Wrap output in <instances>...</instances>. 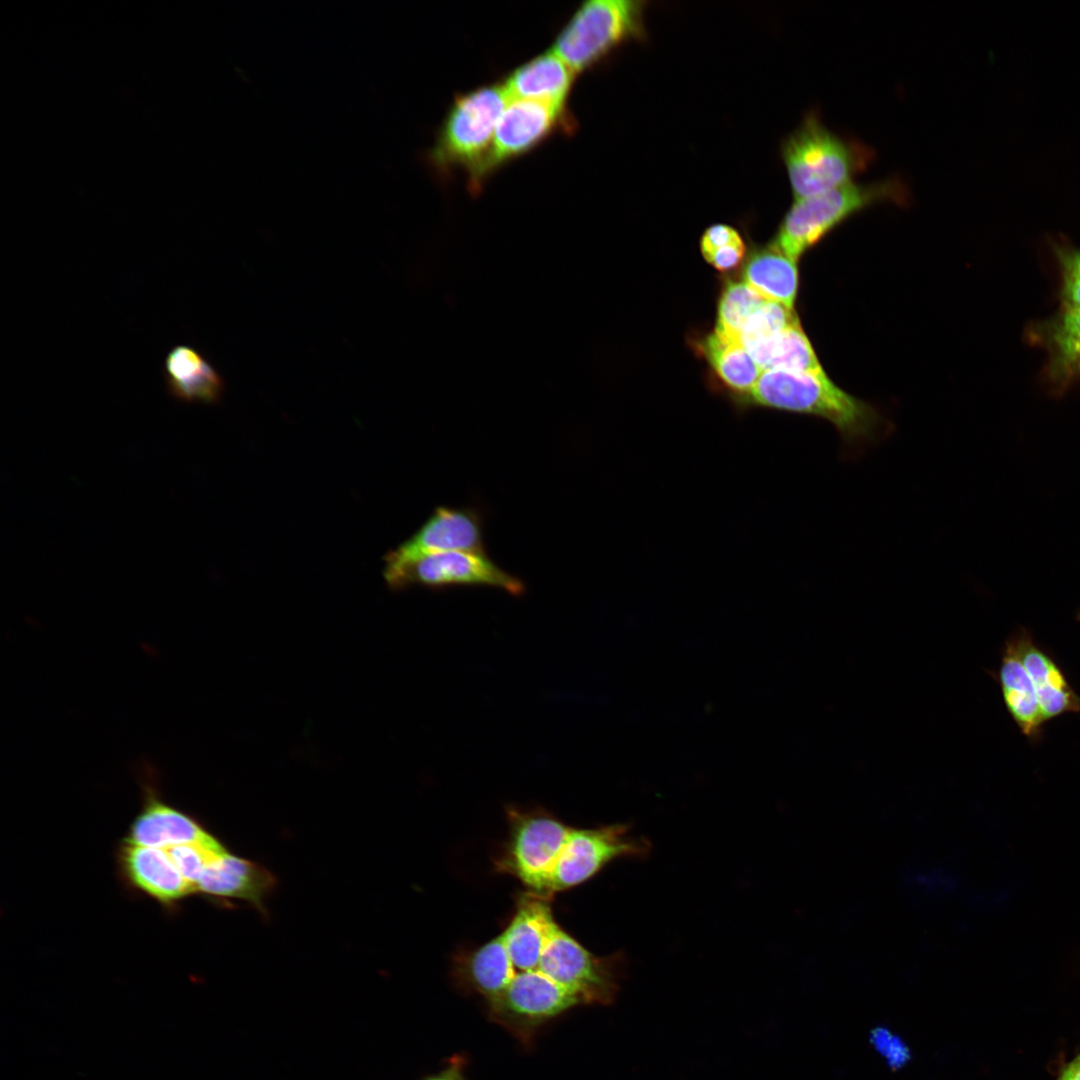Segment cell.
Wrapping results in <instances>:
<instances>
[{
	"label": "cell",
	"instance_id": "cell-31",
	"mask_svg": "<svg viewBox=\"0 0 1080 1080\" xmlns=\"http://www.w3.org/2000/svg\"><path fill=\"white\" fill-rule=\"evenodd\" d=\"M1058 1080H1080V1054L1063 1068Z\"/></svg>",
	"mask_w": 1080,
	"mask_h": 1080
},
{
	"label": "cell",
	"instance_id": "cell-15",
	"mask_svg": "<svg viewBox=\"0 0 1080 1080\" xmlns=\"http://www.w3.org/2000/svg\"><path fill=\"white\" fill-rule=\"evenodd\" d=\"M163 375L167 393L185 403H217L225 390L221 374L201 353L188 344H176L166 354Z\"/></svg>",
	"mask_w": 1080,
	"mask_h": 1080
},
{
	"label": "cell",
	"instance_id": "cell-27",
	"mask_svg": "<svg viewBox=\"0 0 1080 1080\" xmlns=\"http://www.w3.org/2000/svg\"><path fill=\"white\" fill-rule=\"evenodd\" d=\"M1058 258L1064 308L1080 309V249L1062 250Z\"/></svg>",
	"mask_w": 1080,
	"mask_h": 1080
},
{
	"label": "cell",
	"instance_id": "cell-18",
	"mask_svg": "<svg viewBox=\"0 0 1080 1080\" xmlns=\"http://www.w3.org/2000/svg\"><path fill=\"white\" fill-rule=\"evenodd\" d=\"M743 281L764 299L793 309L799 282L797 261L770 244L751 255Z\"/></svg>",
	"mask_w": 1080,
	"mask_h": 1080
},
{
	"label": "cell",
	"instance_id": "cell-21",
	"mask_svg": "<svg viewBox=\"0 0 1080 1080\" xmlns=\"http://www.w3.org/2000/svg\"><path fill=\"white\" fill-rule=\"evenodd\" d=\"M1045 329L1051 378L1064 386L1080 375V309L1064 308Z\"/></svg>",
	"mask_w": 1080,
	"mask_h": 1080
},
{
	"label": "cell",
	"instance_id": "cell-23",
	"mask_svg": "<svg viewBox=\"0 0 1080 1080\" xmlns=\"http://www.w3.org/2000/svg\"><path fill=\"white\" fill-rule=\"evenodd\" d=\"M797 323L799 319L793 309L775 301L765 300L746 320L739 332L738 340L745 347L750 343L774 336Z\"/></svg>",
	"mask_w": 1080,
	"mask_h": 1080
},
{
	"label": "cell",
	"instance_id": "cell-2",
	"mask_svg": "<svg viewBox=\"0 0 1080 1080\" xmlns=\"http://www.w3.org/2000/svg\"><path fill=\"white\" fill-rule=\"evenodd\" d=\"M509 835L496 866L528 891L552 898L574 888L618 858L646 857L650 842L626 824L570 826L540 807L506 808Z\"/></svg>",
	"mask_w": 1080,
	"mask_h": 1080
},
{
	"label": "cell",
	"instance_id": "cell-1",
	"mask_svg": "<svg viewBox=\"0 0 1080 1080\" xmlns=\"http://www.w3.org/2000/svg\"><path fill=\"white\" fill-rule=\"evenodd\" d=\"M624 970L622 953L593 954L558 923L551 898L527 890L496 936L454 959L451 975L482 1000L491 1022L529 1047L569 1010L612 1004Z\"/></svg>",
	"mask_w": 1080,
	"mask_h": 1080
},
{
	"label": "cell",
	"instance_id": "cell-24",
	"mask_svg": "<svg viewBox=\"0 0 1080 1080\" xmlns=\"http://www.w3.org/2000/svg\"><path fill=\"white\" fill-rule=\"evenodd\" d=\"M182 876L194 889L204 869L214 856L226 851L215 838L205 843H188L165 849ZM196 892V889H195Z\"/></svg>",
	"mask_w": 1080,
	"mask_h": 1080
},
{
	"label": "cell",
	"instance_id": "cell-7",
	"mask_svg": "<svg viewBox=\"0 0 1080 1080\" xmlns=\"http://www.w3.org/2000/svg\"><path fill=\"white\" fill-rule=\"evenodd\" d=\"M510 100L500 84L480 87L455 98L428 153L431 165L439 172L467 168L470 174L485 157L497 122Z\"/></svg>",
	"mask_w": 1080,
	"mask_h": 1080
},
{
	"label": "cell",
	"instance_id": "cell-3",
	"mask_svg": "<svg viewBox=\"0 0 1080 1080\" xmlns=\"http://www.w3.org/2000/svg\"><path fill=\"white\" fill-rule=\"evenodd\" d=\"M739 401L825 420L853 454L885 436L891 426L877 407L840 388L824 371H762Z\"/></svg>",
	"mask_w": 1080,
	"mask_h": 1080
},
{
	"label": "cell",
	"instance_id": "cell-22",
	"mask_svg": "<svg viewBox=\"0 0 1080 1080\" xmlns=\"http://www.w3.org/2000/svg\"><path fill=\"white\" fill-rule=\"evenodd\" d=\"M765 300L744 281L727 283L720 297L714 332L723 338L739 342L742 326Z\"/></svg>",
	"mask_w": 1080,
	"mask_h": 1080
},
{
	"label": "cell",
	"instance_id": "cell-9",
	"mask_svg": "<svg viewBox=\"0 0 1080 1080\" xmlns=\"http://www.w3.org/2000/svg\"><path fill=\"white\" fill-rule=\"evenodd\" d=\"M574 122L566 108L512 99L500 116L491 145L480 164L469 174L472 191L505 163L527 153L557 130H570Z\"/></svg>",
	"mask_w": 1080,
	"mask_h": 1080
},
{
	"label": "cell",
	"instance_id": "cell-20",
	"mask_svg": "<svg viewBox=\"0 0 1080 1080\" xmlns=\"http://www.w3.org/2000/svg\"><path fill=\"white\" fill-rule=\"evenodd\" d=\"M702 351L722 383L739 393L740 398L752 389L762 372L739 342L715 332L704 339Z\"/></svg>",
	"mask_w": 1080,
	"mask_h": 1080
},
{
	"label": "cell",
	"instance_id": "cell-5",
	"mask_svg": "<svg viewBox=\"0 0 1080 1080\" xmlns=\"http://www.w3.org/2000/svg\"><path fill=\"white\" fill-rule=\"evenodd\" d=\"M910 191L899 176L850 182L833 190L795 200L771 245L797 261L832 230L860 211L882 202L906 204Z\"/></svg>",
	"mask_w": 1080,
	"mask_h": 1080
},
{
	"label": "cell",
	"instance_id": "cell-30",
	"mask_svg": "<svg viewBox=\"0 0 1080 1080\" xmlns=\"http://www.w3.org/2000/svg\"><path fill=\"white\" fill-rule=\"evenodd\" d=\"M466 1067V1058L462 1055H455L448 1059L447 1064L442 1069L422 1080H467Z\"/></svg>",
	"mask_w": 1080,
	"mask_h": 1080
},
{
	"label": "cell",
	"instance_id": "cell-32",
	"mask_svg": "<svg viewBox=\"0 0 1080 1080\" xmlns=\"http://www.w3.org/2000/svg\"><path fill=\"white\" fill-rule=\"evenodd\" d=\"M1077 619H1078V620L1080 621V610H1079V612L1077 613Z\"/></svg>",
	"mask_w": 1080,
	"mask_h": 1080
},
{
	"label": "cell",
	"instance_id": "cell-16",
	"mask_svg": "<svg viewBox=\"0 0 1080 1080\" xmlns=\"http://www.w3.org/2000/svg\"><path fill=\"white\" fill-rule=\"evenodd\" d=\"M576 73L553 50L515 69L503 84L510 99L566 108Z\"/></svg>",
	"mask_w": 1080,
	"mask_h": 1080
},
{
	"label": "cell",
	"instance_id": "cell-14",
	"mask_svg": "<svg viewBox=\"0 0 1080 1080\" xmlns=\"http://www.w3.org/2000/svg\"><path fill=\"white\" fill-rule=\"evenodd\" d=\"M1017 654L1036 692L1045 721L1080 712V696L1068 683L1055 660L1022 629L1011 636Z\"/></svg>",
	"mask_w": 1080,
	"mask_h": 1080
},
{
	"label": "cell",
	"instance_id": "cell-11",
	"mask_svg": "<svg viewBox=\"0 0 1080 1080\" xmlns=\"http://www.w3.org/2000/svg\"><path fill=\"white\" fill-rule=\"evenodd\" d=\"M446 551L486 553L483 518L478 509L438 506L410 538L386 554L385 563Z\"/></svg>",
	"mask_w": 1080,
	"mask_h": 1080
},
{
	"label": "cell",
	"instance_id": "cell-4",
	"mask_svg": "<svg viewBox=\"0 0 1080 1080\" xmlns=\"http://www.w3.org/2000/svg\"><path fill=\"white\" fill-rule=\"evenodd\" d=\"M781 156L795 200L853 182L876 157L870 146L830 130L814 110L784 139Z\"/></svg>",
	"mask_w": 1080,
	"mask_h": 1080
},
{
	"label": "cell",
	"instance_id": "cell-10",
	"mask_svg": "<svg viewBox=\"0 0 1080 1080\" xmlns=\"http://www.w3.org/2000/svg\"><path fill=\"white\" fill-rule=\"evenodd\" d=\"M137 776L143 803L126 841L166 849L175 845L205 843L215 839L195 818L162 798L159 772L153 764L141 761L137 767Z\"/></svg>",
	"mask_w": 1080,
	"mask_h": 1080
},
{
	"label": "cell",
	"instance_id": "cell-29",
	"mask_svg": "<svg viewBox=\"0 0 1080 1080\" xmlns=\"http://www.w3.org/2000/svg\"><path fill=\"white\" fill-rule=\"evenodd\" d=\"M745 245L741 240L721 247L705 259L719 271H728L737 267L743 260Z\"/></svg>",
	"mask_w": 1080,
	"mask_h": 1080
},
{
	"label": "cell",
	"instance_id": "cell-25",
	"mask_svg": "<svg viewBox=\"0 0 1080 1080\" xmlns=\"http://www.w3.org/2000/svg\"><path fill=\"white\" fill-rule=\"evenodd\" d=\"M907 886L922 897L946 896L952 892L954 880L951 872L941 866L919 867L906 877Z\"/></svg>",
	"mask_w": 1080,
	"mask_h": 1080
},
{
	"label": "cell",
	"instance_id": "cell-17",
	"mask_svg": "<svg viewBox=\"0 0 1080 1080\" xmlns=\"http://www.w3.org/2000/svg\"><path fill=\"white\" fill-rule=\"evenodd\" d=\"M998 680L1005 706L1022 734L1031 740L1038 739L1046 721L1011 637L1002 650Z\"/></svg>",
	"mask_w": 1080,
	"mask_h": 1080
},
{
	"label": "cell",
	"instance_id": "cell-13",
	"mask_svg": "<svg viewBox=\"0 0 1080 1080\" xmlns=\"http://www.w3.org/2000/svg\"><path fill=\"white\" fill-rule=\"evenodd\" d=\"M275 885L266 868L224 851L208 863L195 889L211 897L242 899L263 911L264 899Z\"/></svg>",
	"mask_w": 1080,
	"mask_h": 1080
},
{
	"label": "cell",
	"instance_id": "cell-19",
	"mask_svg": "<svg viewBox=\"0 0 1080 1080\" xmlns=\"http://www.w3.org/2000/svg\"><path fill=\"white\" fill-rule=\"evenodd\" d=\"M761 371L820 372L823 368L800 322L744 347Z\"/></svg>",
	"mask_w": 1080,
	"mask_h": 1080
},
{
	"label": "cell",
	"instance_id": "cell-8",
	"mask_svg": "<svg viewBox=\"0 0 1080 1080\" xmlns=\"http://www.w3.org/2000/svg\"><path fill=\"white\" fill-rule=\"evenodd\" d=\"M383 575L386 584L394 591L416 585L433 590L491 587L521 596L526 590L521 579L496 565L487 553H429L404 562L385 563Z\"/></svg>",
	"mask_w": 1080,
	"mask_h": 1080
},
{
	"label": "cell",
	"instance_id": "cell-28",
	"mask_svg": "<svg viewBox=\"0 0 1080 1080\" xmlns=\"http://www.w3.org/2000/svg\"><path fill=\"white\" fill-rule=\"evenodd\" d=\"M739 233L726 224H715L705 230L700 241L704 258L715 250L741 240Z\"/></svg>",
	"mask_w": 1080,
	"mask_h": 1080
},
{
	"label": "cell",
	"instance_id": "cell-26",
	"mask_svg": "<svg viewBox=\"0 0 1080 1080\" xmlns=\"http://www.w3.org/2000/svg\"><path fill=\"white\" fill-rule=\"evenodd\" d=\"M870 1042L888 1066L894 1070L901 1069L911 1059L908 1045L887 1027H875L870 1033Z\"/></svg>",
	"mask_w": 1080,
	"mask_h": 1080
},
{
	"label": "cell",
	"instance_id": "cell-12",
	"mask_svg": "<svg viewBox=\"0 0 1080 1080\" xmlns=\"http://www.w3.org/2000/svg\"><path fill=\"white\" fill-rule=\"evenodd\" d=\"M119 856L129 882L162 904L172 905L195 893L193 885L182 876L165 849L125 840Z\"/></svg>",
	"mask_w": 1080,
	"mask_h": 1080
},
{
	"label": "cell",
	"instance_id": "cell-6",
	"mask_svg": "<svg viewBox=\"0 0 1080 1080\" xmlns=\"http://www.w3.org/2000/svg\"><path fill=\"white\" fill-rule=\"evenodd\" d=\"M647 2L590 0L562 29L553 51L577 74L599 63L630 40L645 37Z\"/></svg>",
	"mask_w": 1080,
	"mask_h": 1080
}]
</instances>
